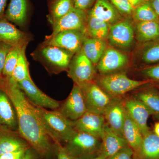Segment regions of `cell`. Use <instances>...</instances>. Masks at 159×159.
Here are the masks:
<instances>
[{
    "label": "cell",
    "mask_w": 159,
    "mask_h": 159,
    "mask_svg": "<svg viewBox=\"0 0 159 159\" xmlns=\"http://www.w3.org/2000/svg\"><path fill=\"white\" fill-rule=\"evenodd\" d=\"M142 73V75L149 79L159 81V65L144 69Z\"/></svg>",
    "instance_id": "obj_38"
},
{
    "label": "cell",
    "mask_w": 159,
    "mask_h": 159,
    "mask_svg": "<svg viewBox=\"0 0 159 159\" xmlns=\"http://www.w3.org/2000/svg\"><path fill=\"white\" fill-rule=\"evenodd\" d=\"M153 132L159 137V122H157L155 124Z\"/></svg>",
    "instance_id": "obj_45"
},
{
    "label": "cell",
    "mask_w": 159,
    "mask_h": 159,
    "mask_svg": "<svg viewBox=\"0 0 159 159\" xmlns=\"http://www.w3.org/2000/svg\"><path fill=\"white\" fill-rule=\"evenodd\" d=\"M105 122L103 115L87 111L79 119L73 121V124L76 131L85 133L101 140Z\"/></svg>",
    "instance_id": "obj_13"
},
{
    "label": "cell",
    "mask_w": 159,
    "mask_h": 159,
    "mask_svg": "<svg viewBox=\"0 0 159 159\" xmlns=\"http://www.w3.org/2000/svg\"><path fill=\"white\" fill-rule=\"evenodd\" d=\"M148 82L130 79L124 73H116L102 75L97 83L113 98H119Z\"/></svg>",
    "instance_id": "obj_4"
},
{
    "label": "cell",
    "mask_w": 159,
    "mask_h": 159,
    "mask_svg": "<svg viewBox=\"0 0 159 159\" xmlns=\"http://www.w3.org/2000/svg\"><path fill=\"white\" fill-rule=\"evenodd\" d=\"M137 39L141 42L159 39V23L156 21L138 22L136 27Z\"/></svg>",
    "instance_id": "obj_27"
},
{
    "label": "cell",
    "mask_w": 159,
    "mask_h": 159,
    "mask_svg": "<svg viewBox=\"0 0 159 159\" xmlns=\"http://www.w3.org/2000/svg\"><path fill=\"white\" fill-rule=\"evenodd\" d=\"M146 1H148V0H146Z\"/></svg>",
    "instance_id": "obj_47"
},
{
    "label": "cell",
    "mask_w": 159,
    "mask_h": 159,
    "mask_svg": "<svg viewBox=\"0 0 159 159\" xmlns=\"http://www.w3.org/2000/svg\"><path fill=\"white\" fill-rule=\"evenodd\" d=\"M30 8L29 0H10L5 17L16 25L24 28L28 21Z\"/></svg>",
    "instance_id": "obj_20"
},
{
    "label": "cell",
    "mask_w": 159,
    "mask_h": 159,
    "mask_svg": "<svg viewBox=\"0 0 159 159\" xmlns=\"http://www.w3.org/2000/svg\"><path fill=\"white\" fill-rule=\"evenodd\" d=\"M28 148H22L0 155V159H22Z\"/></svg>",
    "instance_id": "obj_39"
},
{
    "label": "cell",
    "mask_w": 159,
    "mask_h": 159,
    "mask_svg": "<svg viewBox=\"0 0 159 159\" xmlns=\"http://www.w3.org/2000/svg\"><path fill=\"white\" fill-rule=\"evenodd\" d=\"M12 46L0 42V77L2 76L6 56Z\"/></svg>",
    "instance_id": "obj_37"
},
{
    "label": "cell",
    "mask_w": 159,
    "mask_h": 159,
    "mask_svg": "<svg viewBox=\"0 0 159 159\" xmlns=\"http://www.w3.org/2000/svg\"><path fill=\"white\" fill-rule=\"evenodd\" d=\"M135 98L143 102L148 109L152 116L159 120V93L152 89L138 93Z\"/></svg>",
    "instance_id": "obj_30"
},
{
    "label": "cell",
    "mask_w": 159,
    "mask_h": 159,
    "mask_svg": "<svg viewBox=\"0 0 159 159\" xmlns=\"http://www.w3.org/2000/svg\"><path fill=\"white\" fill-rule=\"evenodd\" d=\"M22 159H35V158L34 154L29 148H28Z\"/></svg>",
    "instance_id": "obj_44"
},
{
    "label": "cell",
    "mask_w": 159,
    "mask_h": 159,
    "mask_svg": "<svg viewBox=\"0 0 159 159\" xmlns=\"http://www.w3.org/2000/svg\"><path fill=\"white\" fill-rule=\"evenodd\" d=\"M106 48L105 41L86 36L81 50L94 65L99 62Z\"/></svg>",
    "instance_id": "obj_23"
},
{
    "label": "cell",
    "mask_w": 159,
    "mask_h": 159,
    "mask_svg": "<svg viewBox=\"0 0 159 159\" xmlns=\"http://www.w3.org/2000/svg\"><path fill=\"white\" fill-rule=\"evenodd\" d=\"M99 153L105 159L128 145L125 139L115 133L106 123L103 129Z\"/></svg>",
    "instance_id": "obj_19"
},
{
    "label": "cell",
    "mask_w": 159,
    "mask_h": 159,
    "mask_svg": "<svg viewBox=\"0 0 159 159\" xmlns=\"http://www.w3.org/2000/svg\"><path fill=\"white\" fill-rule=\"evenodd\" d=\"M122 133L129 146L134 152H138L142 145L143 135L138 125L132 120L126 111Z\"/></svg>",
    "instance_id": "obj_22"
},
{
    "label": "cell",
    "mask_w": 159,
    "mask_h": 159,
    "mask_svg": "<svg viewBox=\"0 0 159 159\" xmlns=\"http://www.w3.org/2000/svg\"><path fill=\"white\" fill-rule=\"evenodd\" d=\"M97 0H72L74 9L88 12Z\"/></svg>",
    "instance_id": "obj_35"
},
{
    "label": "cell",
    "mask_w": 159,
    "mask_h": 159,
    "mask_svg": "<svg viewBox=\"0 0 159 159\" xmlns=\"http://www.w3.org/2000/svg\"><path fill=\"white\" fill-rule=\"evenodd\" d=\"M11 133L13 132L0 130V155L29 148V145L26 142Z\"/></svg>",
    "instance_id": "obj_26"
},
{
    "label": "cell",
    "mask_w": 159,
    "mask_h": 159,
    "mask_svg": "<svg viewBox=\"0 0 159 159\" xmlns=\"http://www.w3.org/2000/svg\"><path fill=\"white\" fill-rule=\"evenodd\" d=\"M28 44L27 43L11 47L6 56L3 70L2 75L4 78H8L11 77L18 61L22 49L24 46Z\"/></svg>",
    "instance_id": "obj_32"
},
{
    "label": "cell",
    "mask_w": 159,
    "mask_h": 159,
    "mask_svg": "<svg viewBox=\"0 0 159 159\" xmlns=\"http://www.w3.org/2000/svg\"><path fill=\"white\" fill-rule=\"evenodd\" d=\"M134 150L129 145L106 159H133Z\"/></svg>",
    "instance_id": "obj_36"
},
{
    "label": "cell",
    "mask_w": 159,
    "mask_h": 159,
    "mask_svg": "<svg viewBox=\"0 0 159 159\" xmlns=\"http://www.w3.org/2000/svg\"><path fill=\"white\" fill-rule=\"evenodd\" d=\"M151 6L159 19V0H148Z\"/></svg>",
    "instance_id": "obj_42"
},
{
    "label": "cell",
    "mask_w": 159,
    "mask_h": 159,
    "mask_svg": "<svg viewBox=\"0 0 159 159\" xmlns=\"http://www.w3.org/2000/svg\"><path fill=\"white\" fill-rule=\"evenodd\" d=\"M88 13L74 8L70 12L51 25L52 31L49 37H52L66 30H79L85 32Z\"/></svg>",
    "instance_id": "obj_10"
},
{
    "label": "cell",
    "mask_w": 159,
    "mask_h": 159,
    "mask_svg": "<svg viewBox=\"0 0 159 159\" xmlns=\"http://www.w3.org/2000/svg\"><path fill=\"white\" fill-rule=\"evenodd\" d=\"M129 4L132 6L134 8L138 7V6H140L141 4H143V3L146 2V0H127Z\"/></svg>",
    "instance_id": "obj_43"
},
{
    "label": "cell",
    "mask_w": 159,
    "mask_h": 159,
    "mask_svg": "<svg viewBox=\"0 0 159 159\" xmlns=\"http://www.w3.org/2000/svg\"><path fill=\"white\" fill-rule=\"evenodd\" d=\"M128 62L126 54L116 49L108 48L97 63V69L102 75L113 74L124 68Z\"/></svg>",
    "instance_id": "obj_14"
},
{
    "label": "cell",
    "mask_w": 159,
    "mask_h": 159,
    "mask_svg": "<svg viewBox=\"0 0 159 159\" xmlns=\"http://www.w3.org/2000/svg\"><path fill=\"white\" fill-rule=\"evenodd\" d=\"M55 145L57 159H77L70 154L61 143H56Z\"/></svg>",
    "instance_id": "obj_40"
},
{
    "label": "cell",
    "mask_w": 159,
    "mask_h": 159,
    "mask_svg": "<svg viewBox=\"0 0 159 159\" xmlns=\"http://www.w3.org/2000/svg\"><path fill=\"white\" fill-rule=\"evenodd\" d=\"M59 110L72 121L79 119L87 111L84 95L79 86L74 84L71 93Z\"/></svg>",
    "instance_id": "obj_9"
},
{
    "label": "cell",
    "mask_w": 159,
    "mask_h": 159,
    "mask_svg": "<svg viewBox=\"0 0 159 159\" xmlns=\"http://www.w3.org/2000/svg\"><path fill=\"white\" fill-rule=\"evenodd\" d=\"M74 54L56 46L41 44L31 54L49 72L57 74L67 70Z\"/></svg>",
    "instance_id": "obj_3"
},
{
    "label": "cell",
    "mask_w": 159,
    "mask_h": 159,
    "mask_svg": "<svg viewBox=\"0 0 159 159\" xmlns=\"http://www.w3.org/2000/svg\"><path fill=\"white\" fill-rule=\"evenodd\" d=\"M134 37V28L130 22L121 20L110 26L107 39L114 47L127 49L132 45Z\"/></svg>",
    "instance_id": "obj_11"
},
{
    "label": "cell",
    "mask_w": 159,
    "mask_h": 159,
    "mask_svg": "<svg viewBox=\"0 0 159 159\" xmlns=\"http://www.w3.org/2000/svg\"><path fill=\"white\" fill-rule=\"evenodd\" d=\"M152 42L145 47L142 51L141 58L145 63L159 62V39Z\"/></svg>",
    "instance_id": "obj_33"
},
{
    "label": "cell",
    "mask_w": 159,
    "mask_h": 159,
    "mask_svg": "<svg viewBox=\"0 0 159 159\" xmlns=\"http://www.w3.org/2000/svg\"><path fill=\"white\" fill-rule=\"evenodd\" d=\"M40 115L51 139L56 143H66L77 132L73 121L59 110L49 111L37 107Z\"/></svg>",
    "instance_id": "obj_2"
},
{
    "label": "cell",
    "mask_w": 159,
    "mask_h": 159,
    "mask_svg": "<svg viewBox=\"0 0 159 159\" xmlns=\"http://www.w3.org/2000/svg\"><path fill=\"white\" fill-rule=\"evenodd\" d=\"M0 86L8 94L17 116L21 136L42 157L49 155L53 141L46 129L37 106L32 104L18 85L8 78L1 79Z\"/></svg>",
    "instance_id": "obj_1"
},
{
    "label": "cell",
    "mask_w": 159,
    "mask_h": 159,
    "mask_svg": "<svg viewBox=\"0 0 159 159\" xmlns=\"http://www.w3.org/2000/svg\"><path fill=\"white\" fill-rule=\"evenodd\" d=\"M122 16H132L134 8L127 0H109Z\"/></svg>",
    "instance_id": "obj_34"
},
{
    "label": "cell",
    "mask_w": 159,
    "mask_h": 159,
    "mask_svg": "<svg viewBox=\"0 0 159 159\" xmlns=\"http://www.w3.org/2000/svg\"><path fill=\"white\" fill-rule=\"evenodd\" d=\"M17 84L26 97L34 105L51 110L59 108V102L41 91L35 85L32 79L25 80L18 83Z\"/></svg>",
    "instance_id": "obj_12"
},
{
    "label": "cell",
    "mask_w": 159,
    "mask_h": 159,
    "mask_svg": "<svg viewBox=\"0 0 159 159\" xmlns=\"http://www.w3.org/2000/svg\"><path fill=\"white\" fill-rule=\"evenodd\" d=\"M88 13L111 26L120 21L122 19V16L109 0H97Z\"/></svg>",
    "instance_id": "obj_21"
},
{
    "label": "cell",
    "mask_w": 159,
    "mask_h": 159,
    "mask_svg": "<svg viewBox=\"0 0 159 159\" xmlns=\"http://www.w3.org/2000/svg\"><path fill=\"white\" fill-rule=\"evenodd\" d=\"M109 29L107 23L88 13L85 31L87 36L105 41L108 39Z\"/></svg>",
    "instance_id": "obj_25"
},
{
    "label": "cell",
    "mask_w": 159,
    "mask_h": 159,
    "mask_svg": "<svg viewBox=\"0 0 159 159\" xmlns=\"http://www.w3.org/2000/svg\"><path fill=\"white\" fill-rule=\"evenodd\" d=\"M17 129V116L14 106L0 86V130L14 132Z\"/></svg>",
    "instance_id": "obj_16"
},
{
    "label": "cell",
    "mask_w": 159,
    "mask_h": 159,
    "mask_svg": "<svg viewBox=\"0 0 159 159\" xmlns=\"http://www.w3.org/2000/svg\"><path fill=\"white\" fill-rule=\"evenodd\" d=\"M125 116V110L123 100L120 97L114 98L106 111L104 116L106 124L110 128L122 138H123L122 131Z\"/></svg>",
    "instance_id": "obj_17"
},
{
    "label": "cell",
    "mask_w": 159,
    "mask_h": 159,
    "mask_svg": "<svg viewBox=\"0 0 159 159\" xmlns=\"http://www.w3.org/2000/svg\"><path fill=\"white\" fill-rule=\"evenodd\" d=\"M136 153L140 159H159V137L150 131L143 136L142 145Z\"/></svg>",
    "instance_id": "obj_24"
},
{
    "label": "cell",
    "mask_w": 159,
    "mask_h": 159,
    "mask_svg": "<svg viewBox=\"0 0 159 159\" xmlns=\"http://www.w3.org/2000/svg\"><path fill=\"white\" fill-rule=\"evenodd\" d=\"M28 45H26L23 47L14 70L11 77L8 78L16 83L25 79H31L29 73V63L26 56V49Z\"/></svg>",
    "instance_id": "obj_29"
},
{
    "label": "cell",
    "mask_w": 159,
    "mask_h": 159,
    "mask_svg": "<svg viewBox=\"0 0 159 159\" xmlns=\"http://www.w3.org/2000/svg\"><path fill=\"white\" fill-rule=\"evenodd\" d=\"M81 89L84 95L87 111L104 116L114 98L94 82Z\"/></svg>",
    "instance_id": "obj_7"
},
{
    "label": "cell",
    "mask_w": 159,
    "mask_h": 159,
    "mask_svg": "<svg viewBox=\"0 0 159 159\" xmlns=\"http://www.w3.org/2000/svg\"><path fill=\"white\" fill-rule=\"evenodd\" d=\"M67 71L69 77L80 88L94 82L96 76L94 65L81 50L72 57Z\"/></svg>",
    "instance_id": "obj_6"
},
{
    "label": "cell",
    "mask_w": 159,
    "mask_h": 159,
    "mask_svg": "<svg viewBox=\"0 0 159 159\" xmlns=\"http://www.w3.org/2000/svg\"><path fill=\"white\" fill-rule=\"evenodd\" d=\"M48 2L47 18L51 25L74 8L72 0H48Z\"/></svg>",
    "instance_id": "obj_28"
},
{
    "label": "cell",
    "mask_w": 159,
    "mask_h": 159,
    "mask_svg": "<svg viewBox=\"0 0 159 159\" xmlns=\"http://www.w3.org/2000/svg\"><path fill=\"white\" fill-rule=\"evenodd\" d=\"M123 102L126 113L138 125L143 136L148 134L150 130L147 122L151 113L147 107L135 97Z\"/></svg>",
    "instance_id": "obj_15"
},
{
    "label": "cell",
    "mask_w": 159,
    "mask_h": 159,
    "mask_svg": "<svg viewBox=\"0 0 159 159\" xmlns=\"http://www.w3.org/2000/svg\"><path fill=\"white\" fill-rule=\"evenodd\" d=\"M8 0H0V19L5 17L6 5Z\"/></svg>",
    "instance_id": "obj_41"
},
{
    "label": "cell",
    "mask_w": 159,
    "mask_h": 159,
    "mask_svg": "<svg viewBox=\"0 0 159 159\" xmlns=\"http://www.w3.org/2000/svg\"><path fill=\"white\" fill-rule=\"evenodd\" d=\"M100 139L85 133L77 132L64 146L71 156L77 159H87L99 153Z\"/></svg>",
    "instance_id": "obj_5"
},
{
    "label": "cell",
    "mask_w": 159,
    "mask_h": 159,
    "mask_svg": "<svg viewBox=\"0 0 159 159\" xmlns=\"http://www.w3.org/2000/svg\"><path fill=\"white\" fill-rule=\"evenodd\" d=\"M87 159H105L104 157H102L101 155H100V154L98 153L96 155L94 156H93L91 157L90 158H89Z\"/></svg>",
    "instance_id": "obj_46"
},
{
    "label": "cell",
    "mask_w": 159,
    "mask_h": 159,
    "mask_svg": "<svg viewBox=\"0 0 159 159\" xmlns=\"http://www.w3.org/2000/svg\"><path fill=\"white\" fill-rule=\"evenodd\" d=\"M86 36L83 31L66 30L61 31L52 37L47 35L42 43L59 47L75 54L81 50Z\"/></svg>",
    "instance_id": "obj_8"
},
{
    "label": "cell",
    "mask_w": 159,
    "mask_h": 159,
    "mask_svg": "<svg viewBox=\"0 0 159 159\" xmlns=\"http://www.w3.org/2000/svg\"><path fill=\"white\" fill-rule=\"evenodd\" d=\"M132 16L138 21H156L159 23V19L156 14L149 1H147L134 9Z\"/></svg>",
    "instance_id": "obj_31"
},
{
    "label": "cell",
    "mask_w": 159,
    "mask_h": 159,
    "mask_svg": "<svg viewBox=\"0 0 159 159\" xmlns=\"http://www.w3.org/2000/svg\"><path fill=\"white\" fill-rule=\"evenodd\" d=\"M31 34L21 31L6 18L0 19V42L12 46L29 43Z\"/></svg>",
    "instance_id": "obj_18"
}]
</instances>
